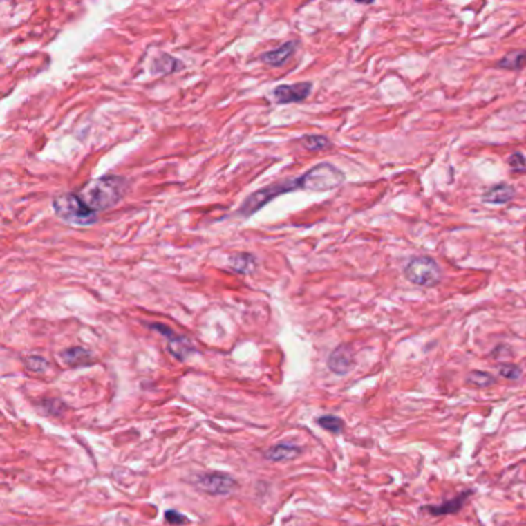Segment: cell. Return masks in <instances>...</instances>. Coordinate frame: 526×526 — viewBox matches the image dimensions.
<instances>
[{"label":"cell","mask_w":526,"mask_h":526,"mask_svg":"<svg viewBox=\"0 0 526 526\" xmlns=\"http://www.w3.org/2000/svg\"><path fill=\"white\" fill-rule=\"evenodd\" d=\"M126 190H129V182L125 178L106 175L90 182L79 193V196L91 210L104 212L121 203Z\"/></svg>","instance_id":"obj_1"},{"label":"cell","mask_w":526,"mask_h":526,"mask_svg":"<svg viewBox=\"0 0 526 526\" xmlns=\"http://www.w3.org/2000/svg\"><path fill=\"white\" fill-rule=\"evenodd\" d=\"M298 190H306V181L303 175L298 178H292V179H283V181L265 185V187L253 191L252 195H249L244 199L243 204L239 205L236 215L243 218H249L252 215H255L258 210H261L264 205H267L270 201H274V199L278 198L279 195L298 191Z\"/></svg>","instance_id":"obj_2"},{"label":"cell","mask_w":526,"mask_h":526,"mask_svg":"<svg viewBox=\"0 0 526 526\" xmlns=\"http://www.w3.org/2000/svg\"><path fill=\"white\" fill-rule=\"evenodd\" d=\"M53 210L64 223L79 227L93 225L97 221V212L91 210L76 193H62L53 199Z\"/></svg>","instance_id":"obj_3"},{"label":"cell","mask_w":526,"mask_h":526,"mask_svg":"<svg viewBox=\"0 0 526 526\" xmlns=\"http://www.w3.org/2000/svg\"><path fill=\"white\" fill-rule=\"evenodd\" d=\"M404 278L418 288H435L443 278L442 267L429 256H415L404 265Z\"/></svg>","instance_id":"obj_4"},{"label":"cell","mask_w":526,"mask_h":526,"mask_svg":"<svg viewBox=\"0 0 526 526\" xmlns=\"http://www.w3.org/2000/svg\"><path fill=\"white\" fill-rule=\"evenodd\" d=\"M303 176L309 191H329L339 187L346 181L344 173L330 162L317 164Z\"/></svg>","instance_id":"obj_5"},{"label":"cell","mask_w":526,"mask_h":526,"mask_svg":"<svg viewBox=\"0 0 526 526\" xmlns=\"http://www.w3.org/2000/svg\"><path fill=\"white\" fill-rule=\"evenodd\" d=\"M193 483H195L199 489L212 496H229L238 486L235 478H232L227 474H221V472L198 474L193 478Z\"/></svg>","instance_id":"obj_6"},{"label":"cell","mask_w":526,"mask_h":526,"mask_svg":"<svg viewBox=\"0 0 526 526\" xmlns=\"http://www.w3.org/2000/svg\"><path fill=\"white\" fill-rule=\"evenodd\" d=\"M312 93V84L310 82H298V84H285L278 85L276 88L272 91V99L275 104H295L303 102Z\"/></svg>","instance_id":"obj_7"},{"label":"cell","mask_w":526,"mask_h":526,"mask_svg":"<svg viewBox=\"0 0 526 526\" xmlns=\"http://www.w3.org/2000/svg\"><path fill=\"white\" fill-rule=\"evenodd\" d=\"M329 369L338 375H344L354 368V350L350 346L341 344L332 352L328 359Z\"/></svg>","instance_id":"obj_8"},{"label":"cell","mask_w":526,"mask_h":526,"mask_svg":"<svg viewBox=\"0 0 526 526\" xmlns=\"http://www.w3.org/2000/svg\"><path fill=\"white\" fill-rule=\"evenodd\" d=\"M297 48H298V42L289 41V42H284L283 45H279L275 50L263 53V55L259 56V59H261L264 64L274 66V68H279V66H283L292 56L295 55Z\"/></svg>","instance_id":"obj_9"},{"label":"cell","mask_w":526,"mask_h":526,"mask_svg":"<svg viewBox=\"0 0 526 526\" xmlns=\"http://www.w3.org/2000/svg\"><path fill=\"white\" fill-rule=\"evenodd\" d=\"M516 196V189L512 185L502 182V184H496L489 187L488 190H485L482 195V201L485 204L489 205H505L509 201H512Z\"/></svg>","instance_id":"obj_10"},{"label":"cell","mask_w":526,"mask_h":526,"mask_svg":"<svg viewBox=\"0 0 526 526\" xmlns=\"http://www.w3.org/2000/svg\"><path fill=\"white\" fill-rule=\"evenodd\" d=\"M472 494V491H464L460 496H457L452 500H446L442 505H435V506H424V511L428 514L438 517V516H448V514H455V512L460 511L463 508V505L468 500V497Z\"/></svg>","instance_id":"obj_11"},{"label":"cell","mask_w":526,"mask_h":526,"mask_svg":"<svg viewBox=\"0 0 526 526\" xmlns=\"http://www.w3.org/2000/svg\"><path fill=\"white\" fill-rule=\"evenodd\" d=\"M182 68H184V64L179 61V59L167 55V53H159V55L153 59L150 71H151V75L167 76V75H171V73H176Z\"/></svg>","instance_id":"obj_12"},{"label":"cell","mask_w":526,"mask_h":526,"mask_svg":"<svg viewBox=\"0 0 526 526\" xmlns=\"http://www.w3.org/2000/svg\"><path fill=\"white\" fill-rule=\"evenodd\" d=\"M299 454H301V449H299L297 444L284 442L272 446V448L265 452V458H269L272 462H289L294 460Z\"/></svg>","instance_id":"obj_13"},{"label":"cell","mask_w":526,"mask_h":526,"mask_svg":"<svg viewBox=\"0 0 526 526\" xmlns=\"http://www.w3.org/2000/svg\"><path fill=\"white\" fill-rule=\"evenodd\" d=\"M169 350L173 357L179 359V361H185V359H189L196 352L195 346L191 344L187 337L179 335H175L169 339Z\"/></svg>","instance_id":"obj_14"},{"label":"cell","mask_w":526,"mask_h":526,"mask_svg":"<svg viewBox=\"0 0 526 526\" xmlns=\"http://www.w3.org/2000/svg\"><path fill=\"white\" fill-rule=\"evenodd\" d=\"M229 265L236 274H252V270L256 267V258L247 252H236L229 256Z\"/></svg>","instance_id":"obj_15"},{"label":"cell","mask_w":526,"mask_h":526,"mask_svg":"<svg viewBox=\"0 0 526 526\" xmlns=\"http://www.w3.org/2000/svg\"><path fill=\"white\" fill-rule=\"evenodd\" d=\"M497 66L502 70L517 71L526 66V50H512L508 55H505L500 61L497 62Z\"/></svg>","instance_id":"obj_16"},{"label":"cell","mask_w":526,"mask_h":526,"mask_svg":"<svg viewBox=\"0 0 526 526\" xmlns=\"http://www.w3.org/2000/svg\"><path fill=\"white\" fill-rule=\"evenodd\" d=\"M62 359L70 366H85V364H90L91 363V352L86 350L85 348H79V346H76V348H70V349H65L62 354H61Z\"/></svg>","instance_id":"obj_17"},{"label":"cell","mask_w":526,"mask_h":526,"mask_svg":"<svg viewBox=\"0 0 526 526\" xmlns=\"http://www.w3.org/2000/svg\"><path fill=\"white\" fill-rule=\"evenodd\" d=\"M299 144L310 151H321L332 147V142L329 141V139L319 135H306L299 139Z\"/></svg>","instance_id":"obj_18"},{"label":"cell","mask_w":526,"mask_h":526,"mask_svg":"<svg viewBox=\"0 0 526 526\" xmlns=\"http://www.w3.org/2000/svg\"><path fill=\"white\" fill-rule=\"evenodd\" d=\"M318 424L321 426L323 429L332 432V434H339L343 431L344 423L341 418H338L335 415H324L318 418Z\"/></svg>","instance_id":"obj_19"},{"label":"cell","mask_w":526,"mask_h":526,"mask_svg":"<svg viewBox=\"0 0 526 526\" xmlns=\"http://www.w3.org/2000/svg\"><path fill=\"white\" fill-rule=\"evenodd\" d=\"M468 382L476 386H480V388H488V386L496 383V378L491 374H488V372L476 370V372H471V374L468 375Z\"/></svg>","instance_id":"obj_20"},{"label":"cell","mask_w":526,"mask_h":526,"mask_svg":"<svg viewBox=\"0 0 526 526\" xmlns=\"http://www.w3.org/2000/svg\"><path fill=\"white\" fill-rule=\"evenodd\" d=\"M41 408H42V411L45 412V414L61 415V414H64V412H65L66 406L61 400H56V398H50V400H44L41 403Z\"/></svg>","instance_id":"obj_21"},{"label":"cell","mask_w":526,"mask_h":526,"mask_svg":"<svg viewBox=\"0 0 526 526\" xmlns=\"http://www.w3.org/2000/svg\"><path fill=\"white\" fill-rule=\"evenodd\" d=\"M24 361H25L26 368H28L32 372H39V374L48 369V361H46V359L42 358V357L28 355V357H25Z\"/></svg>","instance_id":"obj_22"},{"label":"cell","mask_w":526,"mask_h":526,"mask_svg":"<svg viewBox=\"0 0 526 526\" xmlns=\"http://www.w3.org/2000/svg\"><path fill=\"white\" fill-rule=\"evenodd\" d=\"M498 374H500L503 378H508V379H518L522 375V369L518 368L517 364L503 363V364L498 366Z\"/></svg>","instance_id":"obj_23"},{"label":"cell","mask_w":526,"mask_h":526,"mask_svg":"<svg viewBox=\"0 0 526 526\" xmlns=\"http://www.w3.org/2000/svg\"><path fill=\"white\" fill-rule=\"evenodd\" d=\"M508 165L512 171L516 173H522L526 170V158L522 155V153H512L508 159Z\"/></svg>","instance_id":"obj_24"},{"label":"cell","mask_w":526,"mask_h":526,"mask_svg":"<svg viewBox=\"0 0 526 526\" xmlns=\"http://www.w3.org/2000/svg\"><path fill=\"white\" fill-rule=\"evenodd\" d=\"M165 520H167L170 525H182V523L187 522V517L179 514V512L175 509L173 511L170 509V511L165 512Z\"/></svg>","instance_id":"obj_25"},{"label":"cell","mask_w":526,"mask_h":526,"mask_svg":"<svg viewBox=\"0 0 526 526\" xmlns=\"http://www.w3.org/2000/svg\"><path fill=\"white\" fill-rule=\"evenodd\" d=\"M149 328L150 329H153V330H158L159 332V334H162L164 337H167L169 339L170 338H173V337H175L176 334H175V332H173L170 328H167V326H164V324H159V323H155V324H150L149 326Z\"/></svg>","instance_id":"obj_26"}]
</instances>
